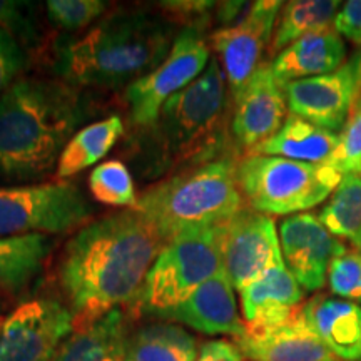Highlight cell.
I'll return each mask as SVG.
<instances>
[{
  "label": "cell",
  "mask_w": 361,
  "mask_h": 361,
  "mask_svg": "<svg viewBox=\"0 0 361 361\" xmlns=\"http://www.w3.org/2000/svg\"><path fill=\"white\" fill-rule=\"evenodd\" d=\"M324 228L343 243L358 245L361 236V174L341 176L335 192L318 214Z\"/></svg>",
  "instance_id": "obj_27"
},
{
  "label": "cell",
  "mask_w": 361,
  "mask_h": 361,
  "mask_svg": "<svg viewBox=\"0 0 361 361\" xmlns=\"http://www.w3.org/2000/svg\"><path fill=\"white\" fill-rule=\"evenodd\" d=\"M305 290L281 263L247 284L241 295L246 328H269L290 322L305 305Z\"/></svg>",
  "instance_id": "obj_18"
},
{
  "label": "cell",
  "mask_w": 361,
  "mask_h": 361,
  "mask_svg": "<svg viewBox=\"0 0 361 361\" xmlns=\"http://www.w3.org/2000/svg\"><path fill=\"white\" fill-rule=\"evenodd\" d=\"M156 318L179 323L204 335H224L233 336L234 340L246 331V324L238 310L234 288L223 269L201 284L183 303L162 311Z\"/></svg>",
  "instance_id": "obj_16"
},
{
  "label": "cell",
  "mask_w": 361,
  "mask_h": 361,
  "mask_svg": "<svg viewBox=\"0 0 361 361\" xmlns=\"http://www.w3.org/2000/svg\"><path fill=\"white\" fill-rule=\"evenodd\" d=\"M340 2L336 0H293L279 12L269 51L278 56L288 45L310 34L333 29Z\"/></svg>",
  "instance_id": "obj_26"
},
{
  "label": "cell",
  "mask_w": 361,
  "mask_h": 361,
  "mask_svg": "<svg viewBox=\"0 0 361 361\" xmlns=\"http://www.w3.org/2000/svg\"><path fill=\"white\" fill-rule=\"evenodd\" d=\"M27 67L24 45L0 29V97L12 87Z\"/></svg>",
  "instance_id": "obj_33"
},
{
  "label": "cell",
  "mask_w": 361,
  "mask_h": 361,
  "mask_svg": "<svg viewBox=\"0 0 361 361\" xmlns=\"http://www.w3.org/2000/svg\"><path fill=\"white\" fill-rule=\"evenodd\" d=\"M340 176L361 174V90L355 99L345 128L340 133V142L326 162Z\"/></svg>",
  "instance_id": "obj_29"
},
{
  "label": "cell",
  "mask_w": 361,
  "mask_h": 361,
  "mask_svg": "<svg viewBox=\"0 0 361 361\" xmlns=\"http://www.w3.org/2000/svg\"><path fill=\"white\" fill-rule=\"evenodd\" d=\"M0 29L13 35L20 44L35 42L39 34L34 19V4L0 0Z\"/></svg>",
  "instance_id": "obj_32"
},
{
  "label": "cell",
  "mask_w": 361,
  "mask_h": 361,
  "mask_svg": "<svg viewBox=\"0 0 361 361\" xmlns=\"http://www.w3.org/2000/svg\"><path fill=\"white\" fill-rule=\"evenodd\" d=\"M85 119L87 106L74 85L20 78L0 97V186L51 174Z\"/></svg>",
  "instance_id": "obj_2"
},
{
  "label": "cell",
  "mask_w": 361,
  "mask_h": 361,
  "mask_svg": "<svg viewBox=\"0 0 361 361\" xmlns=\"http://www.w3.org/2000/svg\"><path fill=\"white\" fill-rule=\"evenodd\" d=\"M233 102L229 133L236 146L247 154L273 137L288 117L284 85L276 79L269 62L258 67Z\"/></svg>",
  "instance_id": "obj_15"
},
{
  "label": "cell",
  "mask_w": 361,
  "mask_h": 361,
  "mask_svg": "<svg viewBox=\"0 0 361 361\" xmlns=\"http://www.w3.org/2000/svg\"><path fill=\"white\" fill-rule=\"evenodd\" d=\"M228 80L211 59L194 82L162 106L154 137L166 168L196 166L221 159L228 144Z\"/></svg>",
  "instance_id": "obj_5"
},
{
  "label": "cell",
  "mask_w": 361,
  "mask_h": 361,
  "mask_svg": "<svg viewBox=\"0 0 361 361\" xmlns=\"http://www.w3.org/2000/svg\"><path fill=\"white\" fill-rule=\"evenodd\" d=\"M279 243L284 264L305 291L322 290L331 261L348 251L313 213L284 218L279 224Z\"/></svg>",
  "instance_id": "obj_14"
},
{
  "label": "cell",
  "mask_w": 361,
  "mask_h": 361,
  "mask_svg": "<svg viewBox=\"0 0 361 361\" xmlns=\"http://www.w3.org/2000/svg\"><path fill=\"white\" fill-rule=\"evenodd\" d=\"M236 174L243 200L266 216H293L319 206L341 180L326 164L261 154L238 161Z\"/></svg>",
  "instance_id": "obj_6"
},
{
  "label": "cell",
  "mask_w": 361,
  "mask_h": 361,
  "mask_svg": "<svg viewBox=\"0 0 361 361\" xmlns=\"http://www.w3.org/2000/svg\"><path fill=\"white\" fill-rule=\"evenodd\" d=\"M236 168L233 157L186 168L144 191L135 211L149 221L164 245L186 229L224 224L246 207Z\"/></svg>",
  "instance_id": "obj_4"
},
{
  "label": "cell",
  "mask_w": 361,
  "mask_h": 361,
  "mask_svg": "<svg viewBox=\"0 0 361 361\" xmlns=\"http://www.w3.org/2000/svg\"><path fill=\"white\" fill-rule=\"evenodd\" d=\"M333 29L351 44L361 45V0H350L338 11Z\"/></svg>",
  "instance_id": "obj_35"
},
{
  "label": "cell",
  "mask_w": 361,
  "mask_h": 361,
  "mask_svg": "<svg viewBox=\"0 0 361 361\" xmlns=\"http://www.w3.org/2000/svg\"><path fill=\"white\" fill-rule=\"evenodd\" d=\"M361 90V49L340 69L284 85L288 109L319 128L341 133Z\"/></svg>",
  "instance_id": "obj_13"
},
{
  "label": "cell",
  "mask_w": 361,
  "mask_h": 361,
  "mask_svg": "<svg viewBox=\"0 0 361 361\" xmlns=\"http://www.w3.org/2000/svg\"><path fill=\"white\" fill-rule=\"evenodd\" d=\"M209 64V45L202 29L186 27L174 39L164 61L149 74L128 85L126 101L134 124L147 128L174 94L194 82Z\"/></svg>",
  "instance_id": "obj_9"
},
{
  "label": "cell",
  "mask_w": 361,
  "mask_h": 361,
  "mask_svg": "<svg viewBox=\"0 0 361 361\" xmlns=\"http://www.w3.org/2000/svg\"><path fill=\"white\" fill-rule=\"evenodd\" d=\"M223 269L219 226L179 233L157 252L135 300V310L157 316L174 308Z\"/></svg>",
  "instance_id": "obj_7"
},
{
  "label": "cell",
  "mask_w": 361,
  "mask_h": 361,
  "mask_svg": "<svg viewBox=\"0 0 361 361\" xmlns=\"http://www.w3.org/2000/svg\"><path fill=\"white\" fill-rule=\"evenodd\" d=\"M107 4L101 0H49L45 12L57 29L74 32L94 24L106 12Z\"/></svg>",
  "instance_id": "obj_30"
},
{
  "label": "cell",
  "mask_w": 361,
  "mask_h": 361,
  "mask_svg": "<svg viewBox=\"0 0 361 361\" xmlns=\"http://www.w3.org/2000/svg\"><path fill=\"white\" fill-rule=\"evenodd\" d=\"M74 316L56 300L27 301L6 318L0 338V361H52L72 333Z\"/></svg>",
  "instance_id": "obj_12"
},
{
  "label": "cell",
  "mask_w": 361,
  "mask_h": 361,
  "mask_svg": "<svg viewBox=\"0 0 361 361\" xmlns=\"http://www.w3.org/2000/svg\"><path fill=\"white\" fill-rule=\"evenodd\" d=\"M90 214L82 191L69 180L0 186V238L67 233Z\"/></svg>",
  "instance_id": "obj_8"
},
{
  "label": "cell",
  "mask_w": 361,
  "mask_h": 361,
  "mask_svg": "<svg viewBox=\"0 0 361 361\" xmlns=\"http://www.w3.org/2000/svg\"><path fill=\"white\" fill-rule=\"evenodd\" d=\"M173 27L144 11L114 12L78 37L56 44V71L80 87L133 84L164 61L173 47Z\"/></svg>",
  "instance_id": "obj_3"
},
{
  "label": "cell",
  "mask_w": 361,
  "mask_h": 361,
  "mask_svg": "<svg viewBox=\"0 0 361 361\" xmlns=\"http://www.w3.org/2000/svg\"><path fill=\"white\" fill-rule=\"evenodd\" d=\"M90 194L101 204L112 207H129L135 209L137 194L133 176L128 166L121 161H107L96 166L89 176Z\"/></svg>",
  "instance_id": "obj_28"
},
{
  "label": "cell",
  "mask_w": 361,
  "mask_h": 361,
  "mask_svg": "<svg viewBox=\"0 0 361 361\" xmlns=\"http://www.w3.org/2000/svg\"><path fill=\"white\" fill-rule=\"evenodd\" d=\"M52 241L45 234L0 238V290L22 293L42 273Z\"/></svg>",
  "instance_id": "obj_23"
},
{
  "label": "cell",
  "mask_w": 361,
  "mask_h": 361,
  "mask_svg": "<svg viewBox=\"0 0 361 361\" xmlns=\"http://www.w3.org/2000/svg\"><path fill=\"white\" fill-rule=\"evenodd\" d=\"M283 6L278 0L252 2L241 19L211 34V47L223 64L233 99L239 96L247 80L263 64L264 51L273 40Z\"/></svg>",
  "instance_id": "obj_11"
},
{
  "label": "cell",
  "mask_w": 361,
  "mask_h": 361,
  "mask_svg": "<svg viewBox=\"0 0 361 361\" xmlns=\"http://www.w3.org/2000/svg\"><path fill=\"white\" fill-rule=\"evenodd\" d=\"M345 39L335 29L310 34L288 45L271 62L274 75L283 85L293 80L331 74L345 64Z\"/></svg>",
  "instance_id": "obj_20"
},
{
  "label": "cell",
  "mask_w": 361,
  "mask_h": 361,
  "mask_svg": "<svg viewBox=\"0 0 361 361\" xmlns=\"http://www.w3.org/2000/svg\"><path fill=\"white\" fill-rule=\"evenodd\" d=\"M129 329L119 308L62 341L52 361H126Z\"/></svg>",
  "instance_id": "obj_21"
},
{
  "label": "cell",
  "mask_w": 361,
  "mask_h": 361,
  "mask_svg": "<svg viewBox=\"0 0 361 361\" xmlns=\"http://www.w3.org/2000/svg\"><path fill=\"white\" fill-rule=\"evenodd\" d=\"M164 243L135 209L82 226L69 239L57 279L74 322L85 326L123 305H134Z\"/></svg>",
  "instance_id": "obj_1"
},
{
  "label": "cell",
  "mask_w": 361,
  "mask_h": 361,
  "mask_svg": "<svg viewBox=\"0 0 361 361\" xmlns=\"http://www.w3.org/2000/svg\"><path fill=\"white\" fill-rule=\"evenodd\" d=\"M196 361H245L236 343L226 340L207 341L201 346Z\"/></svg>",
  "instance_id": "obj_36"
},
{
  "label": "cell",
  "mask_w": 361,
  "mask_h": 361,
  "mask_svg": "<svg viewBox=\"0 0 361 361\" xmlns=\"http://www.w3.org/2000/svg\"><path fill=\"white\" fill-rule=\"evenodd\" d=\"M161 8L171 13L174 19L186 22V27L202 29L209 22V13L216 11V2H200V0H178V2H161Z\"/></svg>",
  "instance_id": "obj_34"
},
{
  "label": "cell",
  "mask_w": 361,
  "mask_h": 361,
  "mask_svg": "<svg viewBox=\"0 0 361 361\" xmlns=\"http://www.w3.org/2000/svg\"><path fill=\"white\" fill-rule=\"evenodd\" d=\"M303 310V308H301ZM290 322L269 328H246L234 340L250 361H338L316 338L303 318V311Z\"/></svg>",
  "instance_id": "obj_17"
},
{
  "label": "cell",
  "mask_w": 361,
  "mask_h": 361,
  "mask_svg": "<svg viewBox=\"0 0 361 361\" xmlns=\"http://www.w3.org/2000/svg\"><path fill=\"white\" fill-rule=\"evenodd\" d=\"M219 250L223 271L238 291L284 263L274 219L251 207L219 226Z\"/></svg>",
  "instance_id": "obj_10"
},
{
  "label": "cell",
  "mask_w": 361,
  "mask_h": 361,
  "mask_svg": "<svg viewBox=\"0 0 361 361\" xmlns=\"http://www.w3.org/2000/svg\"><path fill=\"white\" fill-rule=\"evenodd\" d=\"M197 340L178 324L154 323L128 338L126 361H196Z\"/></svg>",
  "instance_id": "obj_25"
},
{
  "label": "cell",
  "mask_w": 361,
  "mask_h": 361,
  "mask_svg": "<svg viewBox=\"0 0 361 361\" xmlns=\"http://www.w3.org/2000/svg\"><path fill=\"white\" fill-rule=\"evenodd\" d=\"M303 318L338 361H361V306L328 293L303 305Z\"/></svg>",
  "instance_id": "obj_19"
},
{
  "label": "cell",
  "mask_w": 361,
  "mask_h": 361,
  "mask_svg": "<svg viewBox=\"0 0 361 361\" xmlns=\"http://www.w3.org/2000/svg\"><path fill=\"white\" fill-rule=\"evenodd\" d=\"M326 283L335 296L361 303V251L348 250L333 259L328 268Z\"/></svg>",
  "instance_id": "obj_31"
},
{
  "label": "cell",
  "mask_w": 361,
  "mask_h": 361,
  "mask_svg": "<svg viewBox=\"0 0 361 361\" xmlns=\"http://www.w3.org/2000/svg\"><path fill=\"white\" fill-rule=\"evenodd\" d=\"M4 324H6V318L0 316V338H2V331H4Z\"/></svg>",
  "instance_id": "obj_37"
},
{
  "label": "cell",
  "mask_w": 361,
  "mask_h": 361,
  "mask_svg": "<svg viewBox=\"0 0 361 361\" xmlns=\"http://www.w3.org/2000/svg\"><path fill=\"white\" fill-rule=\"evenodd\" d=\"M123 134L124 123L119 116H111L79 129L59 157L56 178L67 179L92 168L109 154Z\"/></svg>",
  "instance_id": "obj_24"
},
{
  "label": "cell",
  "mask_w": 361,
  "mask_h": 361,
  "mask_svg": "<svg viewBox=\"0 0 361 361\" xmlns=\"http://www.w3.org/2000/svg\"><path fill=\"white\" fill-rule=\"evenodd\" d=\"M355 247H356V250L361 251V236H360V239H358V245H356Z\"/></svg>",
  "instance_id": "obj_38"
},
{
  "label": "cell",
  "mask_w": 361,
  "mask_h": 361,
  "mask_svg": "<svg viewBox=\"0 0 361 361\" xmlns=\"http://www.w3.org/2000/svg\"><path fill=\"white\" fill-rule=\"evenodd\" d=\"M338 142V133L311 124L295 114H288L281 129L268 141L252 149L250 154L278 156L310 164H326L331 159Z\"/></svg>",
  "instance_id": "obj_22"
}]
</instances>
